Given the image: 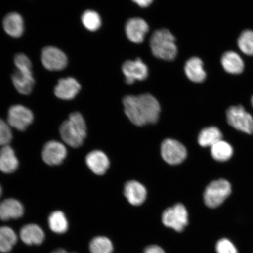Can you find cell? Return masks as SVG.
Returning <instances> with one entry per match:
<instances>
[{
	"mask_svg": "<svg viewBox=\"0 0 253 253\" xmlns=\"http://www.w3.org/2000/svg\"><path fill=\"white\" fill-rule=\"evenodd\" d=\"M2 24L5 33L12 37H20L24 33L23 18L17 12H11L6 15Z\"/></svg>",
	"mask_w": 253,
	"mask_h": 253,
	"instance_id": "obj_18",
	"label": "cell"
},
{
	"mask_svg": "<svg viewBox=\"0 0 253 253\" xmlns=\"http://www.w3.org/2000/svg\"><path fill=\"white\" fill-rule=\"evenodd\" d=\"M232 192L230 183L224 179L211 182L205 189V204L209 208H216L223 203Z\"/></svg>",
	"mask_w": 253,
	"mask_h": 253,
	"instance_id": "obj_4",
	"label": "cell"
},
{
	"mask_svg": "<svg viewBox=\"0 0 253 253\" xmlns=\"http://www.w3.org/2000/svg\"><path fill=\"white\" fill-rule=\"evenodd\" d=\"M41 59L44 67L50 71H62L68 64L67 56L61 50L53 46L44 47Z\"/></svg>",
	"mask_w": 253,
	"mask_h": 253,
	"instance_id": "obj_8",
	"label": "cell"
},
{
	"mask_svg": "<svg viewBox=\"0 0 253 253\" xmlns=\"http://www.w3.org/2000/svg\"><path fill=\"white\" fill-rule=\"evenodd\" d=\"M12 138V132L8 123L0 119V146L8 145Z\"/></svg>",
	"mask_w": 253,
	"mask_h": 253,
	"instance_id": "obj_30",
	"label": "cell"
},
{
	"mask_svg": "<svg viewBox=\"0 0 253 253\" xmlns=\"http://www.w3.org/2000/svg\"><path fill=\"white\" fill-rule=\"evenodd\" d=\"M123 105L126 116L135 125L154 124L159 118L160 104L150 94L126 96Z\"/></svg>",
	"mask_w": 253,
	"mask_h": 253,
	"instance_id": "obj_1",
	"label": "cell"
},
{
	"mask_svg": "<svg viewBox=\"0 0 253 253\" xmlns=\"http://www.w3.org/2000/svg\"><path fill=\"white\" fill-rule=\"evenodd\" d=\"M89 249L91 253H112L113 246L107 237L98 236L91 240Z\"/></svg>",
	"mask_w": 253,
	"mask_h": 253,
	"instance_id": "obj_27",
	"label": "cell"
},
{
	"mask_svg": "<svg viewBox=\"0 0 253 253\" xmlns=\"http://www.w3.org/2000/svg\"><path fill=\"white\" fill-rule=\"evenodd\" d=\"M211 153L215 160L224 162L232 157L233 148L229 142L221 140L211 147Z\"/></svg>",
	"mask_w": 253,
	"mask_h": 253,
	"instance_id": "obj_24",
	"label": "cell"
},
{
	"mask_svg": "<svg viewBox=\"0 0 253 253\" xmlns=\"http://www.w3.org/2000/svg\"><path fill=\"white\" fill-rule=\"evenodd\" d=\"M2 194V189L1 185H0V198H1Z\"/></svg>",
	"mask_w": 253,
	"mask_h": 253,
	"instance_id": "obj_35",
	"label": "cell"
},
{
	"mask_svg": "<svg viewBox=\"0 0 253 253\" xmlns=\"http://www.w3.org/2000/svg\"><path fill=\"white\" fill-rule=\"evenodd\" d=\"M81 85L75 79L69 77L58 81L54 93L59 99L65 100L74 99L81 90Z\"/></svg>",
	"mask_w": 253,
	"mask_h": 253,
	"instance_id": "obj_14",
	"label": "cell"
},
{
	"mask_svg": "<svg viewBox=\"0 0 253 253\" xmlns=\"http://www.w3.org/2000/svg\"><path fill=\"white\" fill-rule=\"evenodd\" d=\"M148 29L149 27L143 19L131 18L126 23V36L131 42L140 43L143 42L144 37L148 33Z\"/></svg>",
	"mask_w": 253,
	"mask_h": 253,
	"instance_id": "obj_13",
	"label": "cell"
},
{
	"mask_svg": "<svg viewBox=\"0 0 253 253\" xmlns=\"http://www.w3.org/2000/svg\"><path fill=\"white\" fill-rule=\"evenodd\" d=\"M86 163L89 169L98 175H102L109 169L110 162L108 157L103 152L95 150L87 154Z\"/></svg>",
	"mask_w": 253,
	"mask_h": 253,
	"instance_id": "obj_16",
	"label": "cell"
},
{
	"mask_svg": "<svg viewBox=\"0 0 253 253\" xmlns=\"http://www.w3.org/2000/svg\"><path fill=\"white\" fill-rule=\"evenodd\" d=\"M17 242V236L10 227H0V252H10Z\"/></svg>",
	"mask_w": 253,
	"mask_h": 253,
	"instance_id": "obj_25",
	"label": "cell"
},
{
	"mask_svg": "<svg viewBox=\"0 0 253 253\" xmlns=\"http://www.w3.org/2000/svg\"><path fill=\"white\" fill-rule=\"evenodd\" d=\"M222 134L216 126H210L201 131L198 137V142L201 147H211L217 142L222 140Z\"/></svg>",
	"mask_w": 253,
	"mask_h": 253,
	"instance_id": "obj_23",
	"label": "cell"
},
{
	"mask_svg": "<svg viewBox=\"0 0 253 253\" xmlns=\"http://www.w3.org/2000/svg\"><path fill=\"white\" fill-rule=\"evenodd\" d=\"M251 103H252V106L253 107V95L251 98Z\"/></svg>",
	"mask_w": 253,
	"mask_h": 253,
	"instance_id": "obj_36",
	"label": "cell"
},
{
	"mask_svg": "<svg viewBox=\"0 0 253 253\" xmlns=\"http://www.w3.org/2000/svg\"><path fill=\"white\" fill-rule=\"evenodd\" d=\"M134 2L140 7L145 8L149 6L153 2V1L152 0H136Z\"/></svg>",
	"mask_w": 253,
	"mask_h": 253,
	"instance_id": "obj_33",
	"label": "cell"
},
{
	"mask_svg": "<svg viewBox=\"0 0 253 253\" xmlns=\"http://www.w3.org/2000/svg\"><path fill=\"white\" fill-rule=\"evenodd\" d=\"M143 253H165L162 248L156 245H151L147 247Z\"/></svg>",
	"mask_w": 253,
	"mask_h": 253,
	"instance_id": "obj_32",
	"label": "cell"
},
{
	"mask_svg": "<svg viewBox=\"0 0 253 253\" xmlns=\"http://www.w3.org/2000/svg\"><path fill=\"white\" fill-rule=\"evenodd\" d=\"M227 122L229 125L246 134L253 133V118L242 106L229 107L226 112Z\"/></svg>",
	"mask_w": 253,
	"mask_h": 253,
	"instance_id": "obj_5",
	"label": "cell"
},
{
	"mask_svg": "<svg viewBox=\"0 0 253 253\" xmlns=\"http://www.w3.org/2000/svg\"><path fill=\"white\" fill-rule=\"evenodd\" d=\"M82 22L84 27L90 31L97 30L102 24L99 14L92 10H87L84 12L82 16Z\"/></svg>",
	"mask_w": 253,
	"mask_h": 253,
	"instance_id": "obj_29",
	"label": "cell"
},
{
	"mask_svg": "<svg viewBox=\"0 0 253 253\" xmlns=\"http://www.w3.org/2000/svg\"><path fill=\"white\" fill-rule=\"evenodd\" d=\"M19 162L15 152L9 145L0 150V171L12 173L18 169Z\"/></svg>",
	"mask_w": 253,
	"mask_h": 253,
	"instance_id": "obj_21",
	"label": "cell"
},
{
	"mask_svg": "<svg viewBox=\"0 0 253 253\" xmlns=\"http://www.w3.org/2000/svg\"><path fill=\"white\" fill-rule=\"evenodd\" d=\"M8 123L19 131H24L34 120L33 112L24 106L17 104L9 108Z\"/></svg>",
	"mask_w": 253,
	"mask_h": 253,
	"instance_id": "obj_9",
	"label": "cell"
},
{
	"mask_svg": "<svg viewBox=\"0 0 253 253\" xmlns=\"http://www.w3.org/2000/svg\"><path fill=\"white\" fill-rule=\"evenodd\" d=\"M216 249L217 253H238L235 245L227 239L219 240L217 243Z\"/></svg>",
	"mask_w": 253,
	"mask_h": 253,
	"instance_id": "obj_31",
	"label": "cell"
},
{
	"mask_svg": "<svg viewBox=\"0 0 253 253\" xmlns=\"http://www.w3.org/2000/svg\"><path fill=\"white\" fill-rule=\"evenodd\" d=\"M12 81L19 93L30 94L33 91L35 83L32 68L16 69L12 75Z\"/></svg>",
	"mask_w": 253,
	"mask_h": 253,
	"instance_id": "obj_11",
	"label": "cell"
},
{
	"mask_svg": "<svg viewBox=\"0 0 253 253\" xmlns=\"http://www.w3.org/2000/svg\"><path fill=\"white\" fill-rule=\"evenodd\" d=\"M237 45L246 55L253 56V31L246 30L243 31L237 40Z\"/></svg>",
	"mask_w": 253,
	"mask_h": 253,
	"instance_id": "obj_28",
	"label": "cell"
},
{
	"mask_svg": "<svg viewBox=\"0 0 253 253\" xmlns=\"http://www.w3.org/2000/svg\"><path fill=\"white\" fill-rule=\"evenodd\" d=\"M185 72L189 80L196 83H200L205 81L207 74L204 69L202 60L194 57L186 63Z\"/></svg>",
	"mask_w": 253,
	"mask_h": 253,
	"instance_id": "obj_22",
	"label": "cell"
},
{
	"mask_svg": "<svg viewBox=\"0 0 253 253\" xmlns=\"http://www.w3.org/2000/svg\"><path fill=\"white\" fill-rule=\"evenodd\" d=\"M221 63L224 71L233 75H239L244 71L245 63L238 53L227 51L221 57Z\"/></svg>",
	"mask_w": 253,
	"mask_h": 253,
	"instance_id": "obj_19",
	"label": "cell"
},
{
	"mask_svg": "<svg viewBox=\"0 0 253 253\" xmlns=\"http://www.w3.org/2000/svg\"><path fill=\"white\" fill-rule=\"evenodd\" d=\"M122 70L126 83L128 84H132L136 80H144L148 74L147 65L139 58L135 61H126L123 63Z\"/></svg>",
	"mask_w": 253,
	"mask_h": 253,
	"instance_id": "obj_12",
	"label": "cell"
},
{
	"mask_svg": "<svg viewBox=\"0 0 253 253\" xmlns=\"http://www.w3.org/2000/svg\"><path fill=\"white\" fill-rule=\"evenodd\" d=\"M24 213L23 205L17 199L9 198L0 203V219L2 221L18 219Z\"/></svg>",
	"mask_w": 253,
	"mask_h": 253,
	"instance_id": "obj_15",
	"label": "cell"
},
{
	"mask_svg": "<svg viewBox=\"0 0 253 253\" xmlns=\"http://www.w3.org/2000/svg\"><path fill=\"white\" fill-rule=\"evenodd\" d=\"M150 46L153 55L158 58L172 61L177 55L175 37L167 29L154 32L151 38Z\"/></svg>",
	"mask_w": 253,
	"mask_h": 253,
	"instance_id": "obj_3",
	"label": "cell"
},
{
	"mask_svg": "<svg viewBox=\"0 0 253 253\" xmlns=\"http://www.w3.org/2000/svg\"><path fill=\"white\" fill-rule=\"evenodd\" d=\"M51 253H69L63 249H58L55 250V251L52 252Z\"/></svg>",
	"mask_w": 253,
	"mask_h": 253,
	"instance_id": "obj_34",
	"label": "cell"
},
{
	"mask_svg": "<svg viewBox=\"0 0 253 253\" xmlns=\"http://www.w3.org/2000/svg\"><path fill=\"white\" fill-rule=\"evenodd\" d=\"M161 153L164 160L170 165L181 164L187 156L184 145L173 139H167L163 141Z\"/></svg>",
	"mask_w": 253,
	"mask_h": 253,
	"instance_id": "obj_7",
	"label": "cell"
},
{
	"mask_svg": "<svg viewBox=\"0 0 253 253\" xmlns=\"http://www.w3.org/2000/svg\"><path fill=\"white\" fill-rule=\"evenodd\" d=\"M20 237L25 244L40 245L45 239V233L39 226L35 224H27L20 231Z\"/></svg>",
	"mask_w": 253,
	"mask_h": 253,
	"instance_id": "obj_20",
	"label": "cell"
},
{
	"mask_svg": "<svg viewBox=\"0 0 253 253\" xmlns=\"http://www.w3.org/2000/svg\"><path fill=\"white\" fill-rule=\"evenodd\" d=\"M48 223L50 230L56 233H65L68 229L67 219L61 211H55L50 214Z\"/></svg>",
	"mask_w": 253,
	"mask_h": 253,
	"instance_id": "obj_26",
	"label": "cell"
},
{
	"mask_svg": "<svg viewBox=\"0 0 253 253\" xmlns=\"http://www.w3.org/2000/svg\"><path fill=\"white\" fill-rule=\"evenodd\" d=\"M67 156V150L65 145L57 141H50L44 145L42 158L44 162L49 166L61 164Z\"/></svg>",
	"mask_w": 253,
	"mask_h": 253,
	"instance_id": "obj_10",
	"label": "cell"
},
{
	"mask_svg": "<svg viewBox=\"0 0 253 253\" xmlns=\"http://www.w3.org/2000/svg\"><path fill=\"white\" fill-rule=\"evenodd\" d=\"M124 193L129 203L134 206L141 205L147 197L146 189L141 183L135 181L126 183Z\"/></svg>",
	"mask_w": 253,
	"mask_h": 253,
	"instance_id": "obj_17",
	"label": "cell"
},
{
	"mask_svg": "<svg viewBox=\"0 0 253 253\" xmlns=\"http://www.w3.org/2000/svg\"><path fill=\"white\" fill-rule=\"evenodd\" d=\"M162 221L166 226L182 232L188 223L187 210L181 204L174 205L164 211Z\"/></svg>",
	"mask_w": 253,
	"mask_h": 253,
	"instance_id": "obj_6",
	"label": "cell"
},
{
	"mask_svg": "<svg viewBox=\"0 0 253 253\" xmlns=\"http://www.w3.org/2000/svg\"><path fill=\"white\" fill-rule=\"evenodd\" d=\"M60 134L63 141L69 146H81L87 134L86 123L81 114L71 113L69 119L60 126Z\"/></svg>",
	"mask_w": 253,
	"mask_h": 253,
	"instance_id": "obj_2",
	"label": "cell"
}]
</instances>
